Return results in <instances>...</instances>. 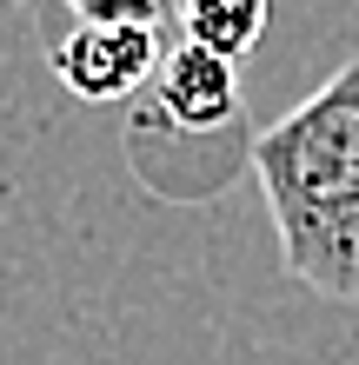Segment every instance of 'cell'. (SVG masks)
<instances>
[{"instance_id": "3", "label": "cell", "mask_w": 359, "mask_h": 365, "mask_svg": "<svg viewBox=\"0 0 359 365\" xmlns=\"http://www.w3.org/2000/svg\"><path fill=\"white\" fill-rule=\"evenodd\" d=\"M153 126H173L186 140H213L226 126H240V67L220 53L193 47V40H166L153 93L140 106Z\"/></svg>"}, {"instance_id": "5", "label": "cell", "mask_w": 359, "mask_h": 365, "mask_svg": "<svg viewBox=\"0 0 359 365\" xmlns=\"http://www.w3.org/2000/svg\"><path fill=\"white\" fill-rule=\"evenodd\" d=\"M74 20H113V27H153V34H173L186 0H67Z\"/></svg>"}, {"instance_id": "2", "label": "cell", "mask_w": 359, "mask_h": 365, "mask_svg": "<svg viewBox=\"0 0 359 365\" xmlns=\"http://www.w3.org/2000/svg\"><path fill=\"white\" fill-rule=\"evenodd\" d=\"M166 53V34L153 27H113V20H74V34L54 47V80L87 106L133 100L140 87H153Z\"/></svg>"}, {"instance_id": "1", "label": "cell", "mask_w": 359, "mask_h": 365, "mask_svg": "<svg viewBox=\"0 0 359 365\" xmlns=\"http://www.w3.org/2000/svg\"><path fill=\"white\" fill-rule=\"evenodd\" d=\"M246 166L266 192L286 272L333 306H359V53L253 133Z\"/></svg>"}, {"instance_id": "4", "label": "cell", "mask_w": 359, "mask_h": 365, "mask_svg": "<svg viewBox=\"0 0 359 365\" xmlns=\"http://www.w3.org/2000/svg\"><path fill=\"white\" fill-rule=\"evenodd\" d=\"M266 14H273V0H186L180 40H193V47H206V53H220V60L240 67V60L260 47Z\"/></svg>"}]
</instances>
